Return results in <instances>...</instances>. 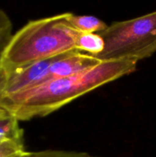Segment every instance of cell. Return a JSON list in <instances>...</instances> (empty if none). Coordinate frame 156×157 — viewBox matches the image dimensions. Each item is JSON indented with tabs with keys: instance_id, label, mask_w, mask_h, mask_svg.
Segmentation results:
<instances>
[{
	"instance_id": "8fae6325",
	"label": "cell",
	"mask_w": 156,
	"mask_h": 157,
	"mask_svg": "<svg viewBox=\"0 0 156 157\" xmlns=\"http://www.w3.org/2000/svg\"><path fill=\"white\" fill-rule=\"evenodd\" d=\"M5 79H6V75H5L4 71L2 70V68L0 67V96H1L2 93L3 87H4V83H5ZM2 109H0L1 110Z\"/></svg>"
},
{
	"instance_id": "3957f363",
	"label": "cell",
	"mask_w": 156,
	"mask_h": 157,
	"mask_svg": "<svg viewBox=\"0 0 156 157\" xmlns=\"http://www.w3.org/2000/svg\"><path fill=\"white\" fill-rule=\"evenodd\" d=\"M97 34L103 40L104 49L95 58L101 61L128 60L138 62L156 52V11L115 21Z\"/></svg>"
},
{
	"instance_id": "9c48e42d",
	"label": "cell",
	"mask_w": 156,
	"mask_h": 157,
	"mask_svg": "<svg viewBox=\"0 0 156 157\" xmlns=\"http://www.w3.org/2000/svg\"><path fill=\"white\" fill-rule=\"evenodd\" d=\"M12 36V23L9 15L0 9V58Z\"/></svg>"
},
{
	"instance_id": "8992f818",
	"label": "cell",
	"mask_w": 156,
	"mask_h": 157,
	"mask_svg": "<svg viewBox=\"0 0 156 157\" xmlns=\"http://www.w3.org/2000/svg\"><path fill=\"white\" fill-rule=\"evenodd\" d=\"M68 22L80 33H99L108 27L103 21L92 15H76L66 12Z\"/></svg>"
},
{
	"instance_id": "52a82bcc",
	"label": "cell",
	"mask_w": 156,
	"mask_h": 157,
	"mask_svg": "<svg viewBox=\"0 0 156 157\" xmlns=\"http://www.w3.org/2000/svg\"><path fill=\"white\" fill-rule=\"evenodd\" d=\"M76 49L92 56L100 54L104 49V41L97 33H80L76 42Z\"/></svg>"
},
{
	"instance_id": "ba28073f",
	"label": "cell",
	"mask_w": 156,
	"mask_h": 157,
	"mask_svg": "<svg viewBox=\"0 0 156 157\" xmlns=\"http://www.w3.org/2000/svg\"><path fill=\"white\" fill-rule=\"evenodd\" d=\"M21 157H99L92 156L84 152L67 151V150H46L36 152L25 151Z\"/></svg>"
},
{
	"instance_id": "30bf717a",
	"label": "cell",
	"mask_w": 156,
	"mask_h": 157,
	"mask_svg": "<svg viewBox=\"0 0 156 157\" xmlns=\"http://www.w3.org/2000/svg\"><path fill=\"white\" fill-rule=\"evenodd\" d=\"M24 152L23 140H12L0 143V157H21Z\"/></svg>"
},
{
	"instance_id": "6da1fadb",
	"label": "cell",
	"mask_w": 156,
	"mask_h": 157,
	"mask_svg": "<svg viewBox=\"0 0 156 157\" xmlns=\"http://www.w3.org/2000/svg\"><path fill=\"white\" fill-rule=\"evenodd\" d=\"M136 64L128 60L102 61L83 73L50 80L26 91L2 97L0 109L18 121L43 117L104 84L132 73Z\"/></svg>"
},
{
	"instance_id": "7a4b0ae2",
	"label": "cell",
	"mask_w": 156,
	"mask_h": 157,
	"mask_svg": "<svg viewBox=\"0 0 156 157\" xmlns=\"http://www.w3.org/2000/svg\"><path fill=\"white\" fill-rule=\"evenodd\" d=\"M80 32L67 19L66 12L29 21L12 35L0 58V67L9 74L39 61L78 52Z\"/></svg>"
},
{
	"instance_id": "277c9868",
	"label": "cell",
	"mask_w": 156,
	"mask_h": 157,
	"mask_svg": "<svg viewBox=\"0 0 156 157\" xmlns=\"http://www.w3.org/2000/svg\"><path fill=\"white\" fill-rule=\"evenodd\" d=\"M56 58L39 61L12 73L6 74L0 98L26 91L48 81L49 67Z\"/></svg>"
},
{
	"instance_id": "5b68a950",
	"label": "cell",
	"mask_w": 156,
	"mask_h": 157,
	"mask_svg": "<svg viewBox=\"0 0 156 157\" xmlns=\"http://www.w3.org/2000/svg\"><path fill=\"white\" fill-rule=\"evenodd\" d=\"M102 62L94 56L74 52L60 55L49 67V81L67 78L83 73Z\"/></svg>"
}]
</instances>
